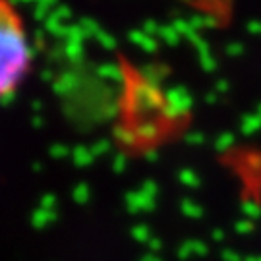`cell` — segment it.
Masks as SVG:
<instances>
[{
	"label": "cell",
	"instance_id": "1",
	"mask_svg": "<svg viewBox=\"0 0 261 261\" xmlns=\"http://www.w3.org/2000/svg\"><path fill=\"white\" fill-rule=\"evenodd\" d=\"M33 47L8 2L0 0V97L14 93L28 74Z\"/></svg>",
	"mask_w": 261,
	"mask_h": 261
},
{
	"label": "cell",
	"instance_id": "2",
	"mask_svg": "<svg viewBox=\"0 0 261 261\" xmlns=\"http://www.w3.org/2000/svg\"><path fill=\"white\" fill-rule=\"evenodd\" d=\"M130 101L136 111H153L161 105L165 107V93H161V89L155 85L138 80L136 84H132Z\"/></svg>",
	"mask_w": 261,
	"mask_h": 261
},
{
	"label": "cell",
	"instance_id": "3",
	"mask_svg": "<svg viewBox=\"0 0 261 261\" xmlns=\"http://www.w3.org/2000/svg\"><path fill=\"white\" fill-rule=\"evenodd\" d=\"M192 109V95L186 87L176 85L165 91V107L163 111L168 118H180Z\"/></svg>",
	"mask_w": 261,
	"mask_h": 261
},
{
	"label": "cell",
	"instance_id": "4",
	"mask_svg": "<svg viewBox=\"0 0 261 261\" xmlns=\"http://www.w3.org/2000/svg\"><path fill=\"white\" fill-rule=\"evenodd\" d=\"M130 41L136 45V47H140L143 53H155V50H157V45H159V39L147 35L143 29L130 31Z\"/></svg>",
	"mask_w": 261,
	"mask_h": 261
},
{
	"label": "cell",
	"instance_id": "5",
	"mask_svg": "<svg viewBox=\"0 0 261 261\" xmlns=\"http://www.w3.org/2000/svg\"><path fill=\"white\" fill-rule=\"evenodd\" d=\"M97 74L99 77H103L105 82H114V84H124L126 82V72L122 70V66L109 62L97 68Z\"/></svg>",
	"mask_w": 261,
	"mask_h": 261
},
{
	"label": "cell",
	"instance_id": "6",
	"mask_svg": "<svg viewBox=\"0 0 261 261\" xmlns=\"http://www.w3.org/2000/svg\"><path fill=\"white\" fill-rule=\"evenodd\" d=\"M165 74H167V70H165L163 66L149 64V66H145V68L141 70L140 80H143V82H147V84L155 85V87H159V89H161V80H165Z\"/></svg>",
	"mask_w": 261,
	"mask_h": 261
},
{
	"label": "cell",
	"instance_id": "7",
	"mask_svg": "<svg viewBox=\"0 0 261 261\" xmlns=\"http://www.w3.org/2000/svg\"><path fill=\"white\" fill-rule=\"evenodd\" d=\"M58 6V0H39L37 4H35V8H33V16L35 19H45L55 12V8Z\"/></svg>",
	"mask_w": 261,
	"mask_h": 261
},
{
	"label": "cell",
	"instance_id": "8",
	"mask_svg": "<svg viewBox=\"0 0 261 261\" xmlns=\"http://www.w3.org/2000/svg\"><path fill=\"white\" fill-rule=\"evenodd\" d=\"M64 55L72 64H80L84 60V43H64Z\"/></svg>",
	"mask_w": 261,
	"mask_h": 261
},
{
	"label": "cell",
	"instance_id": "9",
	"mask_svg": "<svg viewBox=\"0 0 261 261\" xmlns=\"http://www.w3.org/2000/svg\"><path fill=\"white\" fill-rule=\"evenodd\" d=\"M157 39H161L168 47H176L182 37H180V33L174 29V25H161V31H159Z\"/></svg>",
	"mask_w": 261,
	"mask_h": 261
},
{
	"label": "cell",
	"instance_id": "10",
	"mask_svg": "<svg viewBox=\"0 0 261 261\" xmlns=\"http://www.w3.org/2000/svg\"><path fill=\"white\" fill-rule=\"evenodd\" d=\"M95 39H97V41L103 45V48H107V50H114V48H116V39L112 37L111 33H107L103 28H101V31L95 35Z\"/></svg>",
	"mask_w": 261,
	"mask_h": 261
},
{
	"label": "cell",
	"instance_id": "11",
	"mask_svg": "<svg viewBox=\"0 0 261 261\" xmlns=\"http://www.w3.org/2000/svg\"><path fill=\"white\" fill-rule=\"evenodd\" d=\"M143 31L147 33V35H151V37H159V31H161V25H159L157 21H153V19H149V21H145L143 23Z\"/></svg>",
	"mask_w": 261,
	"mask_h": 261
},
{
	"label": "cell",
	"instance_id": "12",
	"mask_svg": "<svg viewBox=\"0 0 261 261\" xmlns=\"http://www.w3.org/2000/svg\"><path fill=\"white\" fill-rule=\"evenodd\" d=\"M242 53H244V47L240 43H230V45L226 47V55H230V56H238V55H242Z\"/></svg>",
	"mask_w": 261,
	"mask_h": 261
},
{
	"label": "cell",
	"instance_id": "13",
	"mask_svg": "<svg viewBox=\"0 0 261 261\" xmlns=\"http://www.w3.org/2000/svg\"><path fill=\"white\" fill-rule=\"evenodd\" d=\"M248 31L252 35H261V21H250L248 23Z\"/></svg>",
	"mask_w": 261,
	"mask_h": 261
},
{
	"label": "cell",
	"instance_id": "14",
	"mask_svg": "<svg viewBox=\"0 0 261 261\" xmlns=\"http://www.w3.org/2000/svg\"><path fill=\"white\" fill-rule=\"evenodd\" d=\"M37 2L39 0H8L10 6H16V4H33V6H35Z\"/></svg>",
	"mask_w": 261,
	"mask_h": 261
},
{
	"label": "cell",
	"instance_id": "15",
	"mask_svg": "<svg viewBox=\"0 0 261 261\" xmlns=\"http://www.w3.org/2000/svg\"><path fill=\"white\" fill-rule=\"evenodd\" d=\"M43 80H45V82H50V80H56V77L50 70H45V72H43Z\"/></svg>",
	"mask_w": 261,
	"mask_h": 261
},
{
	"label": "cell",
	"instance_id": "16",
	"mask_svg": "<svg viewBox=\"0 0 261 261\" xmlns=\"http://www.w3.org/2000/svg\"><path fill=\"white\" fill-rule=\"evenodd\" d=\"M224 89H228V84H224V82H219V84H217V91H221V93H223Z\"/></svg>",
	"mask_w": 261,
	"mask_h": 261
}]
</instances>
